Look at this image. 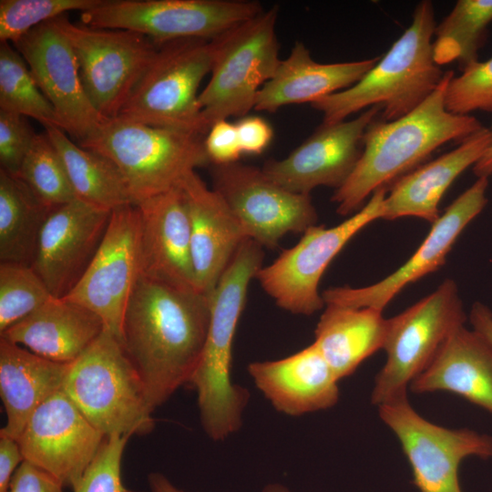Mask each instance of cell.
<instances>
[{"label": "cell", "mask_w": 492, "mask_h": 492, "mask_svg": "<svg viewBox=\"0 0 492 492\" xmlns=\"http://www.w3.org/2000/svg\"><path fill=\"white\" fill-rule=\"evenodd\" d=\"M262 492H291L286 487L281 484H270L266 486Z\"/></svg>", "instance_id": "obj_47"}, {"label": "cell", "mask_w": 492, "mask_h": 492, "mask_svg": "<svg viewBox=\"0 0 492 492\" xmlns=\"http://www.w3.org/2000/svg\"><path fill=\"white\" fill-rule=\"evenodd\" d=\"M472 329L492 346V311L480 302L472 304L469 313Z\"/></svg>", "instance_id": "obj_44"}, {"label": "cell", "mask_w": 492, "mask_h": 492, "mask_svg": "<svg viewBox=\"0 0 492 492\" xmlns=\"http://www.w3.org/2000/svg\"><path fill=\"white\" fill-rule=\"evenodd\" d=\"M242 154H261L273 138L272 126L259 116H245L236 123Z\"/></svg>", "instance_id": "obj_42"}, {"label": "cell", "mask_w": 492, "mask_h": 492, "mask_svg": "<svg viewBox=\"0 0 492 492\" xmlns=\"http://www.w3.org/2000/svg\"><path fill=\"white\" fill-rule=\"evenodd\" d=\"M105 438L60 390L33 413L17 442L25 460L73 490Z\"/></svg>", "instance_id": "obj_18"}, {"label": "cell", "mask_w": 492, "mask_h": 492, "mask_svg": "<svg viewBox=\"0 0 492 492\" xmlns=\"http://www.w3.org/2000/svg\"><path fill=\"white\" fill-rule=\"evenodd\" d=\"M466 318L457 284L446 279L433 292L387 319L386 360L374 378L371 403L378 407L406 397L411 384Z\"/></svg>", "instance_id": "obj_8"}, {"label": "cell", "mask_w": 492, "mask_h": 492, "mask_svg": "<svg viewBox=\"0 0 492 492\" xmlns=\"http://www.w3.org/2000/svg\"><path fill=\"white\" fill-rule=\"evenodd\" d=\"M17 176L52 208L77 199L62 159L45 131L36 133Z\"/></svg>", "instance_id": "obj_34"}, {"label": "cell", "mask_w": 492, "mask_h": 492, "mask_svg": "<svg viewBox=\"0 0 492 492\" xmlns=\"http://www.w3.org/2000/svg\"><path fill=\"white\" fill-rule=\"evenodd\" d=\"M110 214L77 198L50 213L31 267L53 297L67 296L78 282L103 240Z\"/></svg>", "instance_id": "obj_20"}, {"label": "cell", "mask_w": 492, "mask_h": 492, "mask_svg": "<svg viewBox=\"0 0 492 492\" xmlns=\"http://www.w3.org/2000/svg\"><path fill=\"white\" fill-rule=\"evenodd\" d=\"M411 466L419 492H462L459 466L468 456L492 458V436L470 428H447L425 419L403 397L378 407Z\"/></svg>", "instance_id": "obj_13"}, {"label": "cell", "mask_w": 492, "mask_h": 492, "mask_svg": "<svg viewBox=\"0 0 492 492\" xmlns=\"http://www.w3.org/2000/svg\"><path fill=\"white\" fill-rule=\"evenodd\" d=\"M61 482L43 468L24 460L5 492H63Z\"/></svg>", "instance_id": "obj_41"}, {"label": "cell", "mask_w": 492, "mask_h": 492, "mask_svg": "<svg viewBox=\"0 0 492 492\" xmlns=\"http://www.w3.org/2000/svg\"><path fill=\"white\" fill-rule=\"evenodd\" d=\"M68 364L0 338V395L7 418L0 435L18 439L37 407L62 390Z\"/></svg>", "instance_id": "obj_28"}, {"label": "cell", "mask_w": 492, "mask_h": 492, "mask_svg": "<svg viewBox=\"0 0 492 492\" xmlns=\"http://www.w3.org/2000/svg\"><path fill=\"white\" fill-rule=\"evenodd\" d=\"M263 11L244 0H103L80 13V23L130 30L156 44L187 38L212 40Z\"/></svg>", "instance_id": "obj_11"}, {"label": "cell", "mask_w": 492, "mask_h": 492, "mask_svg": "<svg viewBox=\"0 0 492 492\" xmlns=\"http://www.w3.org/2000/svg\"><path fill=\"white\" fill-rule=\"evenodd\" d=\"M446 109L455 114L470 115L481 110L492 113V56L477 61L453 77L445 98Z\"/></svg>", "instance_id": "obj_37"}, {"label": "cell", "mask_w": 492, "mask_h": 492, "mask_svg": "<svg viewBox=\"0 0 492 492\" xmlns=\"http://www.w3.org/2000/svg\"><path fill=\"white\" fill-rule=\"evenodd\" d=\"M44 128L62 159L77 199L110 211L132 204L125 181L111 161L75 144L61 128L52 125Z\"/></svg>", "instance_id": "obj_31"}, {"label": "cell", "mask_w": 492, "mask_h": 492, "mask_svg": "<svg viewBox=\"0 0 492 492\" xmlns=\"http://www.w3.org/2000/svg\"><path fill=\"white\" fill-rule=\"evenodd\" d=\"M148 483L150 492H184L176 487L163 474H149Z\"/></svg>", "instance_id": "obj_45"}, {"label": "cell", "mask_w": 492, "mask_h": 492, "mask_svg": "<svg viewBox=\"0 0 492 492\" xmlns=\"http://www.w3.org/2000/svg\"><path fill=\"white\" fill-rule=\"evenodd\" d=\"M212 189L226 202L247 239L275 248L290 232L316 225L311 195L295 193L272 180L262 169L233 162L212 165Z\"/></svg>", "instance_id": "obj_14"}, {"label": "cell", "mask_w": 492, "mask_h": 492, "mask_svg": "<svg viewBox=\"0 0 492 492\" xmlns=\"http://www.w3.org/2000/svg\"><path fill=\"white\" fill-rule=\"evenodd\" d=\"M179 188L190 220L195 285L210 296L247 238L226 202L196 170L185 176Z\"/></svg>", "instance_id": "obj_21"}, {"label": "cell", "mask_w": 492, "mask_h": 492, "mask_svg": "<svg viewBox=\"0 0 492 492\" xmlns=\"http://www.w3.org/2000/svg\"><path fill=\"white\" fill-rule=\"evenodd\" d=\"M492 143V130L483 127L456 148L420 165L391 184L384 200V220L415 217L433 224L439 203L451 184L474 166Z\"/></svg>", "instance_id": "obj_24"}, {"label": "cell", "mask_w": 492, "mask_h": 492, "mask_svg": "<svg viewBox=\"0 0 492 492\" xmlns=\"http://www.w3.org/2000/svg\"><path fill=\"white\" fill-rule=\"evenodd\" d=\"M0 110L32 118L44 127L59 128L56 113L26 60L5 41L0 43Z\"/></svg>", "instance_id": "obj_33"}, {"label": "cell", "mask_w": 492, "mask_h": 492, "mask_svg": "<svg viewBox=\"0 0 492 492\" xmlns=\"http://www.w3.org/2000/svg\"><path fill=\"white\" fill-rule=\"evenodd\" d=\"M139 274V212L128 204L111 211L95 256L64 298L98 315L122 343L125 310Z\"/></svg>", "instance_id": "obj_15"}, {"label": "cell", "mask_w": 492, "mask_h": 492, "mask_svg": "<svg viewBox=\"0 0 492 492\" xmlns=\"http://www.w3.org/2000/svg\"><path fill=\"white\" fill-rule=\"evenodd\" d=\"M278 13V5H273L210 40V78L199 95L206 134L218 121L241 118L254 110L260 89L281 62Z\"/></svg>", "instance_id": "obj_7"}, {"label": "cell", "mask_w": 492, "mask_h": 492, "mask_svg": "<svg viewBox=\"0 0 492 492\" xmlns=\"http://www.w3.org/2000/svg\"><path fill=\"white\" fill-rule=\"evenodd\" d=\"M386 331L387 319L381 311L326 304L313 343L340 381L383 349Z\"/></svg>", "instance_id": "obj_29"}, {"label": "cell", "mask_w": 492, "mask_h": 492, "mask_svg": "<svg viewBox=\"0 0 492 492\" xmlns=\"http://www.w3.org/2000/svg\"><path fill=\"white\" fill-rule=\"evenodd\" d=\"M487 187L488 178H477L432 224L430 231L413 255L390 275L364 287L328 288L322 292L325 305L373 308L383 312L405 287L445 264L456 239L485 208Z\"/></svg>", "instance_id": "obj_16"}, {"label": "cell", "mask_w": 492, "mask_h": 492, "mask_svg": "<svg viewBox=\"0 0 492 492\" xmlns=\"http://www.w3.org/2000/svg\"><path fill=\"white\" fill-rule=\"evenodd\" d=\"M435 27L433 3L419 2L408 28L359 81L311 104L323 113V123L343 121L372 107L391 121L417 108L445 74L433 58Z\"/></svg>", "instance_id": "obj_4"}, {"label": "cell", "mask_w": 492, "mask_h": 492, "mask_svg": "<svg viewBox=\"0 0 492 492\" xmlns=\"http://www.w3.org/2000/svg\"><path fill=\"white\" fill-rule=\"evenodd\" d=\"M111 161L132 204L170 190L189 173L210 164L204 137L115 118L78 142Z\"/></svg>", "instance_id": "obj_6"}, {"label": "cell", "mask_w": 492, "mask_h": 492, "mask_svg": "<svg viewBox=\"0 0 492 492\" xmlns=\"http://www.w3.org/2000/svg\"><path fill=\"white\" fill-rule=\"evenodd\" d=\"M52 208L17 175L0 169V262L32 266Z\"/></svg>", "instance_id": "obj_30"}, {"label": "cell", "mask_w": 492, "mask_h": 492, "mask_svg": "<svg viewBox=\"0 0 492 492\" xmlns=\"http://www.w3.org/2000/svg\"><path fill=\"white\" fill-rule=\"evenodd\" d=\"M13 45L51 104L59 128L79 142L108 120L91 104L74 50L52 20L34 27Z\"/></svg>", "instance_id": "obj_17"}, {"label": "cell", "mask_w": 492, "mask_h": 492, "mask_svg": "<svg viewBox=\"0 0 492 492\" xmlns=\"http://www.w3.org/2000/svg\"><path fill=\"white\" fill-rule=\"evenodd\" d=\"M52 297L32 267L0 262V333L40 308Z\"/></svg>", "instance_id": "obj_35"}, {"label": "cell", "mask_w": 492, "mask_h": 492, "mask_svg": "<svg viewBox=\"0 0 492 492\" xmlns=\"http://www.w3.org/2000/svg\"><path fill=\"white\" fill-rule=\"evenodd\" d=\"M262 248L246 239L211 294L209 331L190 384L197 392L203 429L213 440L240 428L249 398L247 390L231 381L232 344L250 282L262 267Z\"/></svg>", "instance_id": "obj_3"}, {"label": "cell", "mask_w": 492, "mask_h": 492, "mask_svg": "<svg viewBox=\"0 0 492 492\" xmlns=\"http://www.w3.org/2000/svg\"><path fill=\"white\" fill-rule=\"evenodd\" d=\"M490 129L492 130V124ZM473 172L477 178H488L492 175V143L483 157L473 166Z\"/></svg>", "instance_id": "obj_46"}, {"label": "cell", "mask_w": 492, "mask_h": 492, "mask_svg": "<svg viewBox=\"0 0 492 492\" xmlns=\"http://www.w3.org/2000/svg\"><path fill=\"white\" fill-rule=\"evenodd\" d=\"M380 57L319 63L303 43L296 41L290 55L281 60L274 76L260 89L254 110L274 113L287 105L312 104L355 84Z\"/></svg>", "instance_id": "obj_26"}, {"label": "cell", "mask_w": 492, "mask_h": 492, "mask_svg": "<svg viewBox=\"0 0 492 492\" xmlns=\"http://www.w3.org/2000/svg\"><path fill=\"white\" fill-rule=\"evenodd\" d=\"M62 390L106 437L144 436L154 427L146 386L120 340L106 328L68 364Z\"/></svg>", "instance_id": "obj_5"}, {"label": "cell", "mask_w": 492, "mask_h": 492, "mask_svg": "<svg viewBox=\"0 0 492 492\" xmlns=\"http://www.w3.org/2000/svg\"><path fill=\"white\" fill-rule=\"evenodd\" d=\"M211 295L138 276L122 323V344L153 408L190 384L210 321Z\"/></svg>", "instance_id": "obj_1"}, {"label": "cell", "mask_w": 492, "mask_h": 492, "mask_svg": "<svg viewBox=\"0 0 492 492\" xmlns=\"http://www.w3.org/2000/svg\"><path fill=\"white\" fill-rule=\"evenodd\" d=\"M386 188L375 190L354 215L331 228L314 225L292 248L256 274L263 291L282 309L311 315L325 305L320 281L335 256L361 230L383 219Z\"/></svg>", "instance_id": "obj_10"}, {"label": "cell", "mask_w": 492, "mask_h": 492, "mask_svg": "<svg viewBox=\"0 0 492 492\" xmlns=\"http://www.w3.org/2000/svg\"><path fill=\"white\" fill-rule=\"evenodd\" d=\"M52 21L74 50L85 92L95 109L107 119L117 118L159 45L134 31L74 23L67 15Z\"/></svg>", "instance_id": "obj_12"}, {"label": "cell", "mask_w": 492, "mask_h": 492, "mask_svg": "<svg viewBox=\"0 0 492 492\" xmlns=\"http://www.w3.org/2000/svg\"><path fill=\"white\" fill-rule=\"evenodd\" d=\"M204 148L212 165L237 162L242 152L236 124L229 119L214 123L204 137Z\"/></svg>", "instance_id": "obj_40"}, {"label": "cell", "mask_w": 492, "mask_h": 492, "mask_svg": "<svg viewBox=\"0 0 492 492\" xmlns=\"http://www.w3.org/2000/svg\"><path fill=\"white\" fill-rule=\"evenodd\" d=\"M129 436H107L74 492H128L122 482L121 460Z\"/></svg>", "instance_id": "obj_38"}, {"label": "cell", "mask_w": 492, "mask_h": 492, "mask_svg": "<svg viewBox=\"0 0 492 492\" xmlns=\"http://www.w3.org/2000/svg\"><path fill=\"white\" fill-rule=\"evenodd\" d=\"M454 76L453 70L446 71L430 96L406 115L391 121L375 118L368 125L354 169L331 199L338 214L356 212L375 190L420 166L437 148L460 143L484 127L472 115L446 109V92Z\"/></svg>", "instance_id": "obj_2"}, {"label": "cell", "mask_w": 492, "mask_h": 492, "mask_svg": "<svg viewBox=\"0 0 492 492\" xmlns=\"http://www.w3.org/2000/svg\"><path fill=\"white\" fill-rule=\"evenodd\" d=\"M380 114L379 107H372L351 120L323 123L287 157L266 161L262 170L295 193L311 195L321 186L337 190L354 169L365 129Z\"/></svg>", "instance_id": "obj_19"}, {"label": "cell", "mask_w": 492, "mask_h": 492, "mask_svg": "<svg viewBox=\"0 0 492 492\" xmlns=\"http://www.w3.org/2000/svg\"><path fill=\"white\" fill-rule=\"evenodd\" d=\"M102 2L103 0H1L0 42L15 43L43 23L69 11L82 13Z\"/></svg>", "instance_id": "obj_36"}, {"label": "cell", "mask_w": 492, "mask_h": 492, "mask_svg": "<svg viewBox=\"0 0 492 492\" xmlns=\"http://www.w3.org/2000/svg\"><path fill=\"white\" fill-rule=\"evenodd\" d=\"M140 275L195 289L188 211L178 187L136 204Z\"/></svg>", "instance_id": "obj_22"}, {"label": "cell", "mask_w": 492, "mask_h": 492, "mask_svg": "<svg viewBox=\"0 0 492 492\" xmlns=\"http://www.w3.org/2000/svg\"><path fill=\"white\" fill-rule=\"evenodd\" d=\"M492 23V0H458L435 27L433 58L437 66L456 62L460 69L478 61Z\"/></svg>", "instance_id": "obj_32"}, {"label": "cell", "mask_w": 492, "mask_h": 492, "mask_svg": "<svg viewBox=\"0 0 492 492\" xmlns=\"http://www.w3.org/2000/svg\"><path fill=\"white\" fill-rule=\"evenodd\" d=\"M36 135L26 117L0 110V169L17 175Z\"/></svg>", "instance_id": "obj_39"}, {"label": "cell", "mask_w": 492, "mask_h": 492, "mask_svg": "<svg viewBox=\"0 0 492 492\" xmlns=\"http://www.w3.org/2000/svg\"><path fill=\"white\" fill-rule=\"evenodd\" d=\"M211 64L210 40L187 38L159 45L117 118L205 137L198 90Z\"/></svg>", "instance_id": "obj_9"}, {"label": "cell", "mask_w": 492, "mask_h": 492, "mask_svg": "<svg viewBox=\"0 0 492 492\" xmlns=\"http://www.w3.org/2000/svg\"><path fill=\"white\" fill-rule=\"evenodd\" d=\"M248 372L273 407L288 415L325 410L339 400V380L313 343L282 359L251 363Z\"/></svg>", "instance_id": "obj_23"}, {"label": "cell", "mask_w": 492, "mask_h": 492, "mask_svg": "<svg viewBox=\"0 0 492 492\" xmlns=\"http://www.w3.org/2000/svg\"><path fill=\"white\" fill-rule=\"evenodd\" d=\"M104 330V322L92 311L64 297H52L0 336L51 361L70 364Z\"/></svg>", "instance_id": "obj_25"}, {"label": "cell", "mask_w": 492, "mask_h": 492, "mask_svg": "<svg viewBox=\"0 0 492 492\" xmlns=\"http://www.w3.org/2000/svg\"><path fill=\"white\" fill-rule=\"evenodd\" d=\"M409 389L455 394L492 415V346L473 329L459 326Z\"/></svg>", "instance_id": "obj_27"}, {"label": "cell", "mask_w": 492, "mask_h": 492, "mask_svg": "<svg viewBox=\"0 0 492 492\" xmlns=\"http://www.w3.org/2000/svg\"><path fill=\"white\" fill-rule=\"evenodd\" d=\"M25 460L16 439L0 435V492H5L11 478Z\"/></svg>", "instance_id": "obj_43"}]
</instances>
